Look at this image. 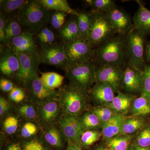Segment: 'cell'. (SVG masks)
I'll use <instances>...</instances> for the list:
<instances>
[{
    "instance_id": "cell-3",
    "label": "cell",
    "mask_w": 150,
    "mask_h": 150,
    "mask_svg": "<svg viewBox=\"0 0 150 150\" xmlns=\"http://www.w3.org/2000/svg\"><path fill=\"white\" fill-rule=\"evenodd\" d=\"M59 92L63 115L79 117L88 107V91L69 83L61 88Z\"/></svg>"
},
{
    "instance_id": "cell-13",
    "label": "cell",
    "mask_w": 150,
    "mask_h": 150,
    "mask_svg": "<svg viewBox=\"0 0 150 150\" xmlns=\"http://www.w3.org/2000/svg\"><path fill=\"white\" fill-rule=\"evenodd\" d=\"M20 67L18 54L8 46H0V71L8 78H15Z\"/></svg>"
},
{
    "instance_id": "cell-33",
    "label": "cell",
    "mask_w": 150,
    "mask_h": 150,
    "mask_svg": "<svg viewBox=\"0 0 150 150\" xmlns=\"http://www.w3.org/2000/svg\"><path fill=\"white\" fill-rule=\"evenodd\" d=\"M84 131L96 130L101 127V123L95 114L91 112L84 113L80 118H79Z\"/></svg>"
},
{
    "instance_id": "cell-26",
    "label": "cell",
    "mask_w": 150,
    "mask_h": 150,
    "mask_svg": "<svg viewBox=\"0 0 150 150\" xmlns=\"http://www.w3.org/2000/svg\"><path fill=\"white\" fill-rule=\"evenodd\" d=\"M28 1V0H1L0 13L7 16L15 13L17 15Z\"/></svg>"
},
{
    "instance_id": "cell-52",
    "label": "cell",
    "mask_w": 150,
    "mask_h": 150,
    "mask_svg": "<svg viewBox=\"0 0 150 150\" xmlns=\"http://www.w3.org/2000/svg\"><path fill=\"white\" fill-rule=\"evenodd\" d=\"M93 150H110L106 146H98L94 149Z\"/></svg>"
},
{
    "instance_id": "cell-36",
    "label": "cell",
    "mask_w": 150,
    "mask_h": 150,
    "mask_svg": "<svg viewBox=\"0 0 150 150\" xmlns=\"http://www.w3.org/2000/svg\"><path fill=\"white\" fill-rule=\"evenodd\" d=\"M102 136V132L97 130L85 131L81 136V146L85 148H88L99 140Z\"/></svg>"
},
{
    "instance_id": "cell-1",
    "label": "cell",
    "mask_w": 150,
    "mask_h": 150,
    "mask_svg": "<svg viewBox=\"0 0 150 150\" xmlns=\"http://www.w3.org/2000/svg\"><path fill=\"white\" fill-rule=\"evenodd\" d=\"M126 35L115 34L94 48L91 62L95 64L122 68L128 60Z\"/></svg>"
},
{
    "instance_id": "cell-45",
    "label": "cell",
    "mask_w": 150,
    "mask_h": 150,
    "mask_svg": "<svg viewBox=\"0 0 150 150\" xmlns=\"http://www.w3.org/2000/svg\"><path fill=\"white\" fill-rule=\"evenodd\" d=\"M8 21V16L0 13V42L1 45H5L6 29Z\"/></svg>"
},
{
    "instance_id": "cell-29",
    "label": "cell",
    "mask_w": 150,
    "mask_h": 150,
    "mask_svg": "<svg viewBox=\"0 0 150 150\" xmlns=\"http://www.w3.org/2000/svg\"><path fill=\"white\" fill-rule=\"evenodd\" d=\"M23 32V30L17 16L8 18L6 27L5 33V45H8L10 40Z\"/></svg>"
},
{
    "instance_id": "cell-19",
    "label": "cell",
    "mask_w": 150,
    "mask_h": 150,
    "mask_svg": "<svg viewBox=\"0 0 150 150\" xmlns=\"http://www.w3.org/2000/svg\"><path fill=\"white\" fill-rule=\"evenodd\" d=\"M126 116L118 113L109 121L101 125L102 137L106 142L113 137L122 134Z\"/></svg>"
},
{
    "instance_id": "cell-7",
    "label": "cell",
    "mask_w": 150,
    "mask_h": 150,
    "mask_svg": "<svg viewBox=\"0 0 150 150\" xmlns=\"http://www.w3.org/2000/svg\"><path fill=\"white\" fill-rule=\"evenodd\" d=\"M63 44L69 67L91 61L94 48L88 41L81 38Z\"/></svg>"
},
{
    "instance_id": "cell-53",
    "label": "cell",
    "mask_w": 150,
    "mask_h": 150,
    "mask_svg": "<svg viewBox=\"0 0 150 150\" xmlns=\"http://www.w3.org/2000/svg\"><path fill=\"white\" fill-rule=\"evenodd\" d=\"M146 97V98H147L148 101H149L150 104V92Z\"/></svg>"
},
{
    "instance_id": "cell-27",
    "label": "cell",
    "mask_w": 150,
    "mask_h": 150,
    "mask_svg": "<svg viewBox=\"0 0 150 150\" xmlns=\"http://www.w3.org/2000/svg\"><path fill=\"white\" fill-rule=\"evenodd\" d=\"M146 126L144 118L140 117H126L122 129V134L131 135L142 129Z\"/></svg>"
},
{
    "instance_id": "cell-37",
    "label": "cell",
    "mask_w": 150,
    "mask_h": 150,
    "mask_svg": "<svg viewBox=\"0 0 150 150\" xmlns=\"http://www.w3.org/2000/svg\"><path fill=\"white\" fill-rule=\"evenodd\" d=\"M36 35L41 46L56 43V38L55 33L47 26L42 28Z\"/></svg>"
},
{
    "instance_id": "cell-50",
    "label": "cell",
    "mask_w": 150,
    "mask_h": 150,
    "mask_svg": "<svg viewBox=\"0 0 150 150\" xmlns=\"http://www.w3.org/2000/svg\"><path fill=\"white\" fill-rule=\"evenodd\" d=\"M128 150H150V147L147 148L137 146L134 143H133V144L132 143L130 145Z\"/></svg>"
},
{
    "instance_id": "cell-51",
    "label": "cell",
    "mask_w": 150,
    "mask_h": 150,
    "mask_svg": "<svg viewBox=\"0 0 150 150\" xmlns=\"http://www.w3.org/2000/svg\"><path fill=\"white\" fill-rule=\"evenodd\" d=\"M146 55L148 61L150 62V42L148 44L146 49Z\"/></svg>"
},
{
    "instance_id": "cell-48",
    "label": "cell",
    "mask_w": 150,
    "mask_h": 150,
    "mask_svg": "<svg viewBox=\"0 0 150 150\" xmlns=\"http://www.w3.org/2000/svg\"><path fill=\"white\" fill-rule=\"evenodd\" d=\"M67 142H68V145H67V150H82L81 147L73 144L70 141H67Z\"/></svg>"
},
{
    "instance_id": "cell-34",
    "label": "cell",
    "mask_w": 150,
    "mask_h": 150,
    "mask_svg": "<svg viewBox=\"0 0 150 150\" xmlns=\"http://www.w3.org/2000/svg\"><path fill=\"white\" fill-rule=\"evenodd\" d=\"M85 1L91 7V12H94L107 13L116 6L113 0H86Z\"/></svg>"
},
{
    "instance_id": "cell-22",
    "label": "cell",
    "mask_w": 150,
    "mask_h": 150,
    "mask_svg": "<svg viewBox=\"0 0 150 150\" xmlns=\"http://www.w3.org/2000/svg\"><path fill=\"white\" fill-rule=\"evenodd\" d=\"M135 98L132 95L119 91L118 95L115 97L112 102L107 106L124 115L131 110L132 103Z\"/></svg>"
},
{
    "instance_id": "cell-14",
    "label": "cell",
    "mask_w": 150,
    "mask_h": 150,
    "mask_svg": "<svg viewBox=\"0 0 150 150\" xmlns=\"http://www.w3.org/2000/svg\"><path fill=\"white\" fill-rule=\"evenodd\" d=\"M59 126L67 141L81 147V137L84 132L79 117L63 115L59 121Z\"/></svg>"
},
{
    "instance_id": "cell-20",
    "label": "cell",
    "mask_w": 150,
    "mask_h": 150,
    "mask_svg": "<svg viewBox=\"0 0 150 150\" xmlns=\"http://www.w3.org/2000/svg\"><path fill=\"white\" fill-rule=\"evenodd\" d=\"M59 33L63 43H69L81 39L77 16H72L59 30Z\"/></svg>"
},
{
    "instance_id": "cell-41",
    "label": "cell",
    "mask_w": 150,
    "mask_h": 150,
    "mask_svg": "<svg viewBox=\"0 0 150 150\" xmlns=\"http://www.w3.org/2000/svg\"><path fill=\"white\" fill-rule=\"evenodd\" d=\"M142 95L146 97L150 92V66H146L142 71Z\"/></svg>"
},
{
    "instance_id": "cell-6",
    "label": "cell",
    "mask_w": 150,
    "mask_h": 150,
    "mask_svg": "<svg viewBox=\"0 0 150 150\" xmlns=\"http://www.w3.org/2000/svg\"><path fill=\"white\" fill-rule=\"evenodd\" d=\"M146 33L133 28L127 34L128 64L142 71L146 66L144 57V46Z\"/></svg>"
},
{
    "instance_id": "cell-47",
    "label": "cell",
    "mask_w": 150,
    "mask_h": 150,
    "mask_svg": "<svg viewBox=\"0 0 150 150\" xmlns=\"http://www.w3.org/2000/svg\"><path fill=\"white\" fill-rule=\"evenodd\" d=\"M9 103L3 97H0V116L1 117L6 114L10 108Z\"/></svg>"
},
{
    "instance_id": "cell-40",
    "label": "cell",
    "mask_w": 150,
    "mask_h": 150,
    "mask_svg": "<svg viewBox=\"0 0 150 150\" xmlns=\"http://www.w3.org/2000/svg\"><path fill=\"white\" fill-rule=\"evenodd\" d=\"M19 121L15 116L11 115L7 117L3 122V128L8 135H12L16 133L18 127Z\"/></svg>"
},
{
    "instance_id": "cell-5",
    "label": "cell",
    "mask_w": 150,
    "mask_h": 150,
    "mask_svg": "<svg viewBox=\"0 0 150 150\" xmlns=\"http://www.w3.org/2000/svg\"><path fill=\"white\" fill-rule=\"evenodd\" d=\"M88 42L95 48L115 35L107 14L91 12Z\"/></svg>"
},
{
    "instance_id": "cell-43",
    "label": "cell",
    "mask_w": 150,
    "mask_h": 150,
    "mask_svg": "<svg viewBox=\"0 0 150 150\" xmlns=\"http://www.w3.org/2000/svg\"><path fill=\"white\" fill-rule=\"evenodd\" d=\"M37 126L34 123L28 121L25 123L22 127L21 134V137L25 139H29L37 133Z\"/></svg>"
},
{
    "instance_id": "cell-16",
    "label": "cell",
    "mask_w": 150,
    "mask_h": 150,
    "mask_svg": "<svg viewBox=\"0 0 150 150\" xmlns=\"http://www.w3.org/2000/svg\"><path fill=\"white\" fill-rule=\"evenodd\" d=\"M9 46L17 54H38V51L33 38L30 33L23 32L13 38L9 43Z\"/></svg>"
},
{
    "instance_id": "cell-32",
    "label": "cell",
    "mask_w": 150,
    "mask_h": 150,
    "mask_svg": "<svg viewBox=\"0 0 150 150\" xmlns=\"http://www.w3.org/2000/svg\"><path fill=\"white\" fill-rule=\"evenodd\" d=\"M18 112L22 118L28 121H33L38 120V107L32 102L21 105L18 109Z\"/></svg>"
},
{
    "instance_id": "cell-21",
    "label": "cell",
    "mask_w": 150,
    "mask_h": 150,
    "mask_svg": "<svg viewBox=\"0 0 150 150\" xmlns=\"http://www.w3.org/2000/svg\"><path fill=\"white\" fill-rule=\"evenodd\" d=\"M137 2L139 8L133 18L134 28L143 31L146 34L150 33V10L141 1Z\"/></svg>"
},
{
    "instance_id": "cell-25",
    "label": "cell",
    "mask_w": 150,
    "mask_h": 150,
    "mask_svg": "<svg viewBox=\"0 0 150 150\" xmlns=\"http://www.w3.org/2000/svg\"><path fill=\"white\" fill-rule=\"evenodd\" d=\"M133 139L132 135L120 134L106 142V146L110 150H128Z\"/></svg>"
},
{
    "instance_id": "cell-49",
    "label": "cell",
    "mask_w": 150,
    "mask_h": 150,
    "mask_svg": "<svg viewBox=\"0 0 150 150\" xmlns=\"http://www.w3.org/2000/svg\"><path fill=\"white\" fill-rule=\"evenodd\" d=\"M6 150H22V149L18 143H13L8 146Z\"/></svg>"
},
{
    "instance_id": "cell-8",
    "label": "cell",
    "mask_w": 150,
    "mask_h": 150,
    "mask_svg": "<svg viewBox=\"0 0 150 150\" xmlns=\"http://www.w3.org/2000/svg\"><path fill=\"white\" fill-rule=\"evenodd\" d=\"M40 63L54 66L66 71L69 67L62 43L41 46L38 52Z\"/></svg>"
},
{
    "instance_id": "cell-42",
    "label": "cell",
    "mask_w": 150,
    "mask_h": 150,
    "mask_svg": "<svg viewBox=\"0 0 150 150\" xmlns=\"http://www.w3.org/2000/svg\"><path fill=\"white\" fill-rule=\"evenodd\" d=\"M23 150H48L42 140L34 138L25 141L22 145Z\"/></svg>"
},
{
    "instance_id": "cell-11",
    "label": "cell",
    "mask_w": 150,
    "mask_h": 150,
    "mask_svg": "<svg viewBox=\"0 0 150 150\" xmlns=\"http://www.w3.org/2000/svg\"><path fill=\"white\" fill-rule=\"evenodd\" d=\"M123 71L121 67L111 65H96V82L110 86L115 92H119Z\"/></svg>"
},
{
    "instance_id": "cell-44",
    "label": "cell",
    "mask_w": 150,
    "mask_h": 150,
    "mask_svg": "<svg viewBox=\"0 0 150 150\" xmlns=\"http://www.w3.org/2000/svg\"><path fill=\"white\" fill-rule=\"evenodd\" d=\"M25 93L19 87L15 86L9 93V98L13 102L19 103L23 101L25 98Z\"/></svg>"
},
{
    "instance_id": "cell-15",
    "label": "cell",
    "mask_w": 150,
    "mask_h": 150,
    "mask_svg": "<svg viewBox=\"0 0 150 150\" xmlns=\"http://www.w3.org/2000/svg\"><path fill=\"white\" fill-rule=\"evenodd\" d=\"M106 14L115 34L126 35L134 28L129 14L116 6Z\"/></svg>"
},
{
    "instance_id": "cell-9",
    "label": "cell",
    "mask_w": 150,
    "mask_h": 150,
    "mask_svg": "<svg viewBox=\"0 0 150 150\" xmlns=\"http://www.w3.org/2000/svg\"><path fill=\"white\" fill-rule=\"evenodd\" d=\"M18 54L20 67L15 79L19 85L25 88L30 80L37 74L40 60L38 54Z\"/></svg>"
},
{
    "instance_id": "cell-38",
    "label": "cell",
    "mask_w": 150,
    "mask_h": 150,
    "mask_svg": "<svg viewBox=\"0 0 150 150\" xmlns=\"http://www.w3.org/2000/svg\"><path fill=\"white\" fill-rule=\"evenodd\" d=\"M134 144L142 147H150V124L140 131L134 139Z\"/></svg>"
},
{
    "instance_id": "cell-4",
    "label": "cell",
    "mask_w": 150,
    "mask_h": 150,
    "mask_svg": "<svg viewBox=\"0 0 150 150\" xmlns=\"http://www.w3.org/2000/svg\"><path fill=\"white\" fill-rule=\"evenodd\" d=\"M65 73L70 84L88 92L96 82V65L91 61L69 67Z\"/></svg>"
},
{
    "instance_id": "cell-31",
    "label": "cell",
    "mask_w": 150,
    "mask_h": 150,
    "mask_svg": "<svg viewBox=\"0 0 150 150\" xmlns=\"http://www.w3.org/2000/svg\"><path fill=\"white\" fill-rule=\"evenodd\" d=\"M40 75V79L43 83L48 88L53 90L61 87L65 79L64 76L54 72H41Z\"/></svg>"
},
{
    "instance_id": "cell-39",
    "label": "cell",
    "mask_w": 150,
    "mask_h": 150,
    "mask_svg": "<svg viewBox=\"0 0 150 150\" xmlns=\"http://www.w3.org/2000/svg\"><path fill=\"white\" fill-rule=\"evenodd\" d=\"M67 13L62 12L55 11L51 14L50 21L54 29L59 30L66 22Z\"/></svg>"
},
{
    "instance_id": "cell-28",
    "label": "cell",
    "mask_w": 150,
    "mask_h": 150,
    "mask_svg": "<svg viewBox=\"0 0 150 150\" xmlns=\"http://www.w3.org/2000/svg\"><path fill=\"white\" fill-rule=\"evenodd\" d=\"M131 116L140 117L150 113V104L146 97L141 95L135 98L131 108Z\"/></svg>"
},
{
    "instance_id": "cell-10",
    "label": "cell",
    "mask_w": 150,
    "mask_h": 150,
    "mask_svg": "<svg viewBox=\"0 0 150 150\" xmlns=\"http://www.w3.org/2000/svg\"><path fill=\"white\" fill-rule=\"evenodd\" d=\"M25 88L30 99L37 106L50 100H59V91L46 86L38 74L30 80Z\"/></svg>"
},
{
    "instance_id": "cell-2",
    "label": "cell",
    "mask_w": 150,
    "mask_h": 150,
    "mask_svg": "<svg viewBox=\"0 0 150 150\" xmlns=\"http://www.w3.org/2000/svg\"><path fill=\"white\" fill-rule=\"evenodd\" d=\"M52 13L42 6L38 0L29 1L17 14L23 32L36 35L50 21Z\"/></svg>"
},
{
    "instance_id": "cell-35",
    "label": "cell",
    "mask_w": 150,
    "mask_h": 150,
    "mask_svg": "<svg viewBox=\"0 0 150 150\" xmlns=\"http://www.w3.org/2000/svg\"><path fill=\"white\" fill-rule=\"evenodd\" d=\"M91 112L97 116L101 124L109 121L118 113L112 108L102 105L93 108Z\"/></svg>"
},
{
    "instance_id": "cell-23",
    "label": "cell",
    "mask_w": 150,
    "mask_h": 150,
    "mask_svg": "<svg viewBox=\"0 0 150 150\" xmlns=\"http://www.w3.org/2000/svg\"><path fill=\"white\" fill-rule=\"evenodd\" d=\"M43 137L46 143L56 149L63 147L64 139H66L60 126L56 124L46 128Z\"/></svg>"
},
{
    "instance_id": "cell-18",
    "label": "cell",
    "mask_w": 150,
    "mask_h": 150,
    "mask_svg": "<svg viewBox=\"0 0 150 150\" xmlns=\"http://www.w3.org/2000/svg\"><path fill=\"white\" fill-rule=\"evenodd\" d=\"M115 91L110 86L96 82L88 93L95 102L102 106H107L115 98Z\"/></svg>"
},
{
    "instance_id": "cell-17",
    "label": "cell",
    "mask_w": 150,
    "mask_h": 150,
    "mask_svg": "<svg viewBox=\"0 0 150 150\" xmlns=\"http://www.w3.org/2000/svg\"><path fill=\"white\" fill-rule=\"evenodd\" d=\"M142 71L128 64L123 71L121 83L125 91L131 93L142 92Z\"/></svg>"
},
{
    "instance_id": "cell-12",
    "label": "cell",
    "mask_w": 150,
    "mask_h": 150,
    "mask_svg": "<svg viewBox=\"0 0 150 150\" xmlns=\"http://www.w3.org/2000/svg\"><path fill=\"white\" fill-rule=\"evenodd\" d=\"M38 118L41 126L46 128L59 122L63 115L59 100H54L38 106Z\"/></svg>"
},
{
    "instance_id": "cell-46",
    "label": "cell",
    "mask_w": 150,
    "mask_h": 150,
    "mask_svg": "<svg viewBox=\"0 0 150 150\" xmlns=\"http://www.w3.org/2000/svg\"><path fill=\"white\" fill-rule=\"evenodd\" d=\"M15 87L14 84L9 79L2 77L0 79V88L4 92L10 93Z\"/></svg>"
},
{
    "instance_id": "cell-24",
    "label": "cell",
    "mask_w": 150,
    "mask_h": 150,
    "mask_svg": "<svg viewBox=\"0 0 150 150\" xmlns=\"http://www.w3.org/2000/svg\"><path fill=\"white\" fill-rule=\"evenodd\" d=\"M41 5L49 11L62 12L72 16H78L79 12L73 9L67 0H38Z\"/></svg>"
},
{
    "instance_id": "cell-30",
    "label": "cell",
    "mask_w": 150,
    "mask_h": 150,
    "mask_svg": "<svg viewBox=\"0 0 150 150\" xmlns=\"http://www.w3.org/2000/svg\"><path fill=\"white\" fill-rule=\"evenodd\" d=\"M77 18L81 38L88 42L89 34L91 24V13L86 11L79 12Z\"/></svg>"
}]
</instances>
